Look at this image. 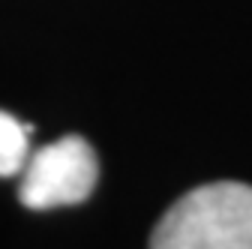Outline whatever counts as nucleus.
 <instances>
[{
    "label": "nucleus",
    "mask_w": 252,
    "mask_h": 249,
    "mask_svg": "<svg viewBox=\"0 0 252 249\" xmlns=\"http://www.w3.org/2000/svg\"><path fill=\"white\" fill-rule=\"evenodd\" d=\"M156 249H252V186L207 183L183 195L153 228Z\"/></svg>",
    "instance_id": "obj_1"
},
{
    "label": "nucleus",
    "mask_w": 252,
    "mask_h": 249,
    "mask_svg": "<svg viewBox=\"0 0 252 249\" xmlns=\"http://www.w3.org/2000/svg\"><path fill=\"white\" fill-rule=\"evenodd\" d=\"M96 177L99 165L93 147L78 135H66L33 153L24 168L18 198L30 210L72 207L90 198Z\"/></svg>",
    "instance_id": "obj_2"
},
{
    "label": "nucleus",
    "mask_w": 252,
    "mask_h": 249,
    "mask_svg": "<svg viewBox=\"0 0 252 249\" xmlns=\"http://www.w3.org/2000/svg\"><path fill=\"white\" fill-rule=\"evenodd\" d=\"M27 129L12 114L0 111V177H9L24 168L27 159Z\"/></svg>",
    "instance_id": "obj_3"
}]
</instances>
